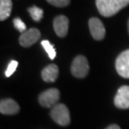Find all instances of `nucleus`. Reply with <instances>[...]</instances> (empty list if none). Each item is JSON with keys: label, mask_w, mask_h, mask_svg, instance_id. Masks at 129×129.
Masks as SVG:
<instances>
[{"label": "nucleus", "mask_w": 129, "mask_h": 129, "mask_svg": "<svg viewBox=\"0 0 129 129\" xmlns=\"http://www.w3.org/2000/svg\"><path fill=\"white\" fill-rule=\"evenodd\" d=\"M129 4V0H96V5L101 15L112 17Z\"/></svg>", "instance_id": "nucleus-1"}, {"label": "nucleus", "mask_w": 129, "mask_h": 129, "mask_svg": "<svg viewBox=\"0 0 129 129\" xmlns=\"http://www.w3.org/2000/svg\"><path fill=\"white\" fill-rule=\"evenodd\" d=\"M50 117L57 124L60 126H67L70 122L69 109L65 104L58 103L52 108Z\"/></svg>", "instance_id": "nucleus-2"}, {"label": "nucleus", "mask_w": 129, "mask_h": 129, "mask_svg": "<svg viewBox=\"0 0 129 129\" xmlns=\"http://www.w3.org/2000/svg\"><path fill=\"white\" fill-rule=\"evenodd\" d=\"M89 63L86 57L82 55H78L74 58L72 64H71L70 70L71 73L76 78H86L89 73Z\"/></svg>", "instance_id": "nucleus-3"}, {"label": "nucleus", "mask_w": 129, "mask_h": 129, "mask_svg": "<svg viewBox=\"0 0 129 129\" xmlns=\"http://www.w3.org/2000/svg\"><path fill=\"white\" fill-rule=\"evenodd\" d=\"M60 99V92L56 88H50L40 93L39 96V103L45 108H51L56 106Z\"/></svg>", "instance_id": "nucleus-4"}, {"label": "nucleus", "mask_w": 129, "mask_h": 129, "mask_svg": "<svg viewBox=\"0 0 129 129\" xmlns=\"http://www.w3.org/2000/svg\"><path fill=\"white\" fill-rule=\"evenodd\" d=\"M116 69L121 77L129 78V49L122 52L117 57Z\"/></svg>", "instance_id": "nucleus-5"}, {"label": "nucleus", "mask_w": 129, "mask_h": 129, "mask_svg": "<svg viewBox=\"0 0 129 129\" xmlns=\"http://www.w3.org/2000/svg\"><path fill=\"white\" fill-rule=\"evenodd\" d=\"M89 28L91 36L95 40L100 41L105 38L106 29L102 22L97 18H91L89 20Z\"/></svg>", "instance_id": "nucleus-6"}, {"label": "nucleus", "mask_w": 129, "mask_h": 129, "mask_svg": "<svg viewBox=\"0 0 129 129\" xmlns=\"http://www.w3.org/2000/svg\"><path fill=\"white\" fill-rule=\"evenodd\" d=\"M40 32L39 29L32 28H29V30H27L21 34V36L20 37V43L22 47L24 48H28L31 45L34 44L40 38Z\"/></svg>", "instance_id": "nucleus-7"}, {"label": "nucleus", "mask_w": 129, "mask_h": 129, "mask_svg": "<svg viewBox=\"0 0 129 129\" xmlns=\"http://www.w3.org/2000/svg\"><path fill=\"white\" fill-rule=\"evenodd\" d=\"M53 28L57 36L65 38L67 35L69 28V19L65 15H59L53 21Z\"/></svg>", "instance_id": "nucleus-8"}, {"label": "nucleus", "mask_w": 129, "mask_h": 129, "mask_svg": "<svg viewBox=\"0 0 129 129\" xmlns=\"http://www.w3.org/2000/svg\"><path fill=\"white\" fill-rule=\"evenodd\" d=\"M114 103L118 108H129V86H122L118 89L114 98Z\"/></svg>", "instance_id": "nucleus-9"}, {"label": "nucleus", "mask_w": 129, "mask_h": 129, "mask_svg": "<svg viewBox=\"0 0 129 129\" xmlns=\"http://www.w3.org/2000/svg\"><path fill=\"white\" fill-rule=\"evenodd\" d=\"M0 112L2 114L13 115L20 112V106L14 100L7 98L2 100L0 103Z\"/></svg>", "instance_id": "nucleus-10"}, {"label": "nucleus", "mask_w": 129, "mask_h": 129, "mask_svg": "<svg viewBox=\"0 0 129 129\" xmlns=\"http://www.w3.org/2000/svg\"><path fill=\"white\" fill-rule=\"evenodd\" d=\"M59 75V68L56 64H50L45 67L41 72V77L45 82L53 83L57 79Z\"/></svg>", "instance_id": "nucleus-11"}, {"label": "nucleus", "mask_w": 129, "mask_h": 129, "mask_svg": "<svg viewBox=\"0 0 129 129\" xmlns=\"http://www.w3.org/2000/svg\"><path fill=\"white\" fill-rule=\"evenodd\" d=\"M12 1L11 0H0V20H6L12 12Z\"/></svg>", "instance_id": "nucleus-12"}, {"label": "nucleus", "mask_w": 129, "mask_h": 129, "mask_svg": "<svg viewBox=\"0 0 129 129\" xmlns=\"http://www.w3.org/2000/svg\"><path fill=\"white\" fill-rule=\"evenodd\" d=\"M28 12L29 13L30 16L33 18V20L35 22H40L43 18L44 16V10L37 6H32L28 9Z\"/></svg>", "instance_id": "nucleus-13"}, {"label": "nucleus", "mask_w": 129, "mask_h": 129, "mask_svg": "<svg viewBox=\"0 0 129 129\" xmlns=\"http://www.w3.org/2000/svg\"><path fill=\"white\" fill-rule=\"evenodd\" d=\"M41 45L43 46L44 49H45L46 53H48L49 57H50V59H54V57H56V49H54L53 44H51L48 40H43L42 42H41Z\"/></svg>", "instance_id": "nucleus-14"}, {"label": "nucleus", "mask_w": 129, "mask_h": 129, "mask_svg": "<svg viewBox=\"0 0 129 129\" xmlns=\"http://www.w3.org/2000/svg\"><path fill=\"white\" fill-rule=\"evenodd\" d=\"M13 26H14V28L17 29L19 32L24 34V32L27 31L25 23H24L20 18H15L13 20Z\"/></svg>", "instance_id": "nucleus-15"}, {"label": "nucleus", "mask_w": 129, "mask_h": 129, "mask_svg": "<svg viewBox=\"0 0 129 129\" xmlns=\"http://www.w3.org/2000/svg\"><path fill=\"white\" fill-rule=\"evenodd\" d=\"M49 4L54 7L64 8L70 4V0H46Z\"/></svg>", "instance_id": "nucleus-16"}, {"label": "nucleus", "mask_w": 129, "mask_h": 129, "mask_svg": "<svg viewBox=\"0 0 129 129\" xmlns=\"http://www.w3.org/2000/svg\"><path fill=\"white\" fill-rule=\"evenodd\" d=\"M18 65H19V62L17 61H14V60L11 61L9 63V65H8V68H7L6 71H5V76L10 77L11 75H12V74L15 72Z\"/></svg>", "instance_id": "nucleus-17"}, {"label": "nucleus", "mask_w": 129, "mask_h": 129, "mask_svg": "<svg viewBox=\"0 0 129 129\" xmlns=\"http://www.w3.org/2000/svg\"><path fill=\"white\" fill-rule=\"evenodd\" d=\"M106 129H121L119 126H117L116 124H112V125H110L109 127H107Z\"/></svg>", "instance_id": "nucleus-18"}, {"label": "nucleus", "mask_w": 129, "mask_h": 129, "mask_svg": "<svg viewBox=\"0 0 129 129\" xmlns=\"http://www.w3.org/2000/svg\"><path fill=\"white\" fill-rule=\"evenodd\" d=\"M127 30H128V34H129V19H128V22H127Z\"/></svg>", "instance_id": "nucleus-19"}]
</instances>
